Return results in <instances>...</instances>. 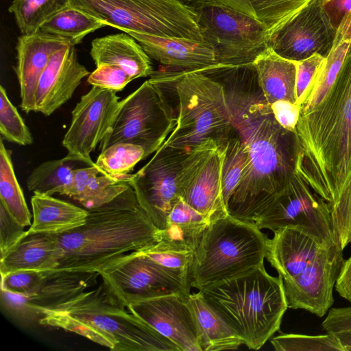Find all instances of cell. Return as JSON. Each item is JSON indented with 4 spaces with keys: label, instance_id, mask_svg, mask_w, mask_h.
I'll use <instances>...</instances> for the list:
<instances>
[{
    "label": "cell",
    "instance_id": "35",
    "mask_svg": "<svg viewBox=\"0 0 351 351\" xmlns=\"http://www.w3.org/2000/svg\"><path fill=\"white\" fill-rule=\"evenodd\" d=\"M145 158V152L142 147L132 143H117L101 151L95 163L106 174L123 178Z\"/></svg>",
    "mask_w": 351,
    "mask_h": 351
},
{
    "label": "cell",
    "instance_id": "16",
    "mask_svg": "<svg viewBox=\"0 0 351 351\" xmlns=\"http://www.w3.org/2000/svg\"><path fill=\"white\" fill-rule=\"evenodd\" d=\"M323 1H308L270 34L268 47L280 57L296 62L315 54L327 58L334 47L337 31Z\"/></svg>",
    "mask_w": 351,
    "mask_h": 351
},
{
    "label": "cell",
    "instance_id": "18",
    "mask_svg": "<svg viewBox=\"0 0 351 351\" xmlns=\"http://www.w3.org/2000/svg\"><path fill=\"white\" fill-rule=\"evenodd\" d=\"M97 272L51 270L47 280L34 295L23 296L1 290L2 306L12 316L34 322L46 310L73 298L97 283Z\"/></svg>",
    "mask_w": 351,
    "mask_h": 351
},
{
    "label": "cell",
    "instance_id": "6",
    "mask_svg": "<svg viewBox=\"0 0 351 351\" xmlns=\"http://www.w3.org/2000/svg\"><path fill=\"white\" fill-rule=\"evenodd\" d=\"M200 291L252 350L279 330L288 308L282 277L269 275L264 265Z\"/></svg>",
    "mask_w": 351,
    "mask_h": 351
},
{
    "label": "cell",
    "instance_id": "38",
    "mask_svg": "<svg viewBox=\"0 0 351 351\" xmlns=\"http://www.w3.org/2000/svg\"><path fill=\"white\" fill-rule=\"evenodd\" d=\"M271 343L276 351H344L330 332L317 335L280 333L271 339Z\"/></svg>",
    "mask_w": 351,
    "mask_h": 351
},
{
    "label": "cell",
    "instance_id": "3",
    "mask_svg": "<svg viewBox=\"0 0 351 351\" xmlns=\"http://www.w3.org/2000/svg\"><path fill=\"white\" fill-rule=\"evenodd\" d=\"M265 258L282 278L288 308L322 317L332 307L343 250L296 228L274 232Z\"/></svg>",
    "mask_w": 351,
    "mask_h": 351
},
{
    "label": "cell",
    "instance_id": "13",
    "mask_svg": "<svg viewBox=\"0 0 351 351\" xmlns=\"http://www.w3.org/2000/svg\"><path fill=\"white\" fill-rule=\"evenodd\" d=\"M261 230L273 232L292 227L330 243L337 244L328 203L296 172L254 221Z\"/></svg>",
    "mask_w": 351,
    "mask_h": 351
},
{
    "label": "cell",
    "instance_id": "7",
    "mask_svg": "<svg viewBox=\"0 0 351 351\" xmlns=\"http://www.w3.org/2000/svg\"><path fill=\"white\" fill-rule=\"evenodd\" d=\"M268 239L253 221L229 214L210 221L193 254L191 287L200 291L263 265Z\"/></svg>",
    "mask_w": 351,
    "mask_h": 351
},
{
    "label": "cell",
    "instance_id": "21",
    "mask_svg": "<svg viewBox=\"0 0 351 351\" xmlns=\"http://www.w3.org/2000/svg\"><path fill=\"white\" fill-rule=\"evenodd\" d=\"M69 45H74L68 38L41 31L18 38L14 71L20 88V106L26 113L34 111L36 86L51 57Z\"/></svg>",
    "mask_w": 351,
    "mask_h": 351
},
{
    "label": "cell",
    "instance_id": "37",
    "mask_svg": "<svg viewBox=\"0 0 351 351\" xmlns=\"http://www.w3.org/2000/svg\"><path fill=\"white\" fill-rule=\"evenodd\" d=\"M209 222L167 223L159 230V246L181 252L194 253Z\"/></svg>",
    "mask_w": 351,
    "mask_h": 351
},
{
    "label": "cell",
    "instance_id": "26",
    "mask_svg": "<svg viewBox=\"0 0 351 351\" xmlns=\"http://www.w3.org/2000/svg\"><path fill=\"white\" fill-rule=\"evenodd\" d=\"M253 64L265 101L269 106L278 100L296 104V62L283 58L267 47Z\"/></svg>",
    "mask_w": 351,
    "mask_h": 351
},
{
    "label": "cell",
    "instance_id": "33",
    "mask_svg": "<svg viewBox=\"0 0 351 351\" xmlns=\"http://www.w3.org/2000/svg\"><path fill=\"white\" fill-rule=\"evenodd\" d=\"M69 5L70 0H13L8 12L14 15L21 34H31Z\"/></svg>",
    "mask_w": 351,
    "mask_h": 351
},
{
    "label": "cell",
    "instance_id": "22",
    "mask_svg": "<svg viewBox=\"0 0 351 351\" xmlns=\"http://www.w3.org/2000/svg\"><path fill=\"white\" fill-rule=\"evenodd\" d=\"M141 45L148 56L167 69L205 71L218 64L213 47L204 40L125 32Z\"/></svg>",
    "mask_w": 351,
    "mask_h": 351
},
{
    "label": "cell",
    "instance_id": "17",
    "mask_svg": "<svg viewBox=\"0 0 351 351\" xmlns=\"http://www.w3.org/2000/svg\"><path fill=\"white\" fill-rule=\"evenodd\" d=\"M119 100L117 92L96 86L81 97L62 142L69 154L84 159L89 165L95 164L90 155L108 131Z\"/></svg>",
    "mask_w": 351,
    "mask_h": 351
},
{
    "label": "cell",
    "instance_id": "19",
    "mask_svg": "<svg viewBox=\"0 0 351 351\" xmlns=\"http://www.w3.org/2000/svg\"><path fill=\"white\" fill-rule=\"evenodd\" d=\"M188 296L172 294L156 297L132 303L127 308L173 342L180 351H202Z\"/></svg>",
    "mask_w": 351,
    "mask_h": 351
},
{
    "label": "cell",
    "instance_id": "34",
    "mask_svg": "<svg viewBox=\"0 0 351 351\" xmlns=\"http://www.w3.org/2000/svg\"><path fill=\"white\" fill-rule=\"evenodd\" d=\"M350 45L345 40L335 43L319 70L308 96L300 106V114L312 110L324 99L337 78Z\"/></svg>",
    "mask_w": 351,
    "mask_h": 351
},
{
    "label": "cell",
    "instance_id": "4",
    "mask_svg": "<svg viewBox=\"0 0 351 351\" xmlns=\"http://www.w3.org/2000/svg\"><path fill=\"white\" fill-rule=\"evenodd\" d=\"M38 323L75 333L113 351H180L171 340L114 302L102 284L45 311Z\"/></svg>",
    "mask_w": 351,
    "mask_h": 351
},
{
    "label": "cell",
    "instance_id": "47",
    "mask_svg": "<svg viewBox=\"0 0 351 351\" xmlns=\"http://www.w3.org/2000/svg\"><path fill=\"white\" fill-rule=\"evenodd\" d=\"M276 121L285 129L295 132L300 115V107L287 100H278L269 105Z\"/></svg>",
    "mask_w": 351,
    "mask_h": 351
},
{
    "label": "cell",
    "instance_id": "15",
    "mask_svg": "<svg viewBox=\"0 0 351 351\" xmlns=\"http://www.w3.org/2000/svg\"><path fill=\"white\" fill-rule=\"evenodd\" d=\"M188 151L160 147L128 184L134 189L141 207L159 230L167 226L168 216L181 198L178 174Z\"/></svg>",
    "mask_w": 351,
    "mask_h": 351
},
{
    "label": "cell",
    "instance_id": "5",
    "mask_svg": "<svg viewBox=\"0 0 351 351\" xmlns=\"http://www.w3.org/2000/svg\"><path fill=\"white\" fill-rule=\"evenodd\" d=\"M256 123L245 139L247 167L228 206L230 215L253 222L295 175L300 150L296 132L283 128L269 106Z\"/></svg>",
    "mask_w": 351,
    "mask_h": 351
},
{
    "label": "cell",
    "instance_id": "51",
    "mask_svg": "<svg viewBox=\"0 0 351 351\" xmlns=\"http://www.w3.org/2000/svg\"><path fill=\"white\" fill-rule=\"evenodd\" d=\"M332 333L336 336L344 351H351V328Z\"/></svg>",
    "mask_w": 351,
    "mask_h": 351
},
{
    "label": "cell",
    "instance_id": "49",
    "mask_svg": "<svg viewBox=\"0 0 351 351\" xmlns=\"http://www.w3.org/2000/svg\"><path fill=\"white\" fill-rule=\"evenodd\" d=\"M322 326L331 333L351 328V306L330 308Z\"/></svg>",
    "mask_w": 351,
    "mask_h": 351
},
{
    "label": "cell",
    "instance_id": "20",
    "mask_svg": "<svg viewBox=\"0 0 351 351\" xmlns=\"http://www.w3.org/2000/svg\"><path fill=\"white\" fill-rule=\"evenodd\" d=\"M90 73L78 60L75 45L57 51L38 80L34 95V111L49 116L66 103Z\"/></svg>",
    "mask_w": 351,
    "mask_h": 351
},
{
    "label": "cell",
    "instance_id": "50",
    "mask_svg": "<svg viewBox=\"0 0 351 351\" xmlns=\"http://www.w3.org/2000/svg\"><path fill=\"white\" fill-rule=\"evenodd\" d=\"M335 288L341 298L351 303V256L343 261Z\"/></svg>",
    "mask_w": 351,
    "mask_h": 351
},
{
    "label": "cell",
    "instance_id": "24",
    "mask_svg": "<svg viewBox=\"0 0 351 351\" xmlns=\"http://www.w3.org/2000/svg\"><path fill=\"white\" fill-rule=\"evenodd\" d=\"M60 257V247L53 234H26L0 257L1 275L21 270H55Z\"/></svg>",
    "mask_w": 351,
    "mask_h": 351
},
{
    "label": "cell",
    "instance_id": "27",
    "mask_svg": "<svg viewBox=\"0 0 351 351\" xmlns=\"http://www.w3.org/2000/svg\"><path fill=\"white\" fill-rule=\"evenodd\" d=\"M33 222L27 234H59L83 225L87 209L55 198L52 195L34 193L31 197Z\"/></svg>",
    "mask_w": 351,
    "mask_h": 351
},
{
    "label": "cell",
    "instance_id": "28",
    "mask_svg": "<svg viewBox=\"0 0 351 351\" xmlns=\"http://www.w3.org/2000/svg\"><path fill=\"white\" fill-rule=\"evenodd\" d=\"M197 326L202 351L237 350L242 339L206 301L200 291L187 297Z\"/></svg>",
    "mask_w": 351,
    "mask_h": 351
},
{
    "label": "cell",
    "instance_id": "31",
    "mask_svg": "<svg viewBox=\"0 0 351 351\" xmlns=\"http://www.w3.org/2000/svg\"><path fill=\"white\" fill-rule=\"evenodd\" d=\"M0 138V204L10 215L23 227L32 225V215L23 190L16 178L12 160V151Z\"/></svg>",
    "mask_w": 351,
    "mask_h": 351
},
{
    "label": "cell",
    "instance_id": "43",
    "mask_svg": "<svg viewBox=\"0 0 351 351\" xmlns=\"http://www.w3.org/2000/svg\"><path fill=\"white\" fill-rule=\"evenodd\" d=\"M324 9L337 31L336 43H351V0H324Z\"/></svg>",
    "mask_w": 351,
    "mask_h": 351
},
{
    "label": "cell",
    "instance_id": "14",
    "mask_svg": "<svg viewBox=\"0 0 351 351\" xmlns=\"http://www.w3.org/2000/svg\"><path fill=\"white\" fill-rule=\"evenodd\" d=\"M226 143L208 138L192 147L178 174L180 197L209 221L228 214L222 193Z\"/></svg>",
    "mask_w": 351,
    "mask_h": 351
},
{
    "label": "cell",
    "instance_id": "45",
    "mask_svg": "<svg viewBox=\"0 0 351 351\" xmlns=\"http://www.w3.org/2000/svg\"><path fill=\"white\" fill-rule=\"evenodd\" d=\"M325 58L315 54L297 62L295 95L296 104L300 107L313 86Z\"/></svg>",
    "mask_w": 351,
    "mask_h": 351
},
{
    "label": "cell",
    "instance_id": "29",
    "mask_svg": "<svg viewBox=\"0 0 351 351\" xmlns=\"http://www.w3.org/2000/svg\"><path fill=\"white\" fill-rule=\"evenodd\" d=\"M80 165H89L84 159L69 154L60 159L45 161L31 172L27 186L33 193L65 195L73 171Z\"/></svg>",
    "mask_w": 351,
    "mask_h": 351
},
{
    "label": "cell",
    "instance_id": "2",
    "mask_svg": "<svg viewBox=\"0 0 351 351\" xmlns=\"http://www.w3.org/2000/svg\"><path fill=\"white\" fill-rule=\"evenodd\" d=\"M88 211L83 225L53 234L60 250L55 270L100 274L126 255L160 240L159 229L139 205L131 186Z\"/></svg>",
    "mask_w": 351,
    "mask_h": 351
},
{
    "label": "cell",
    "instance_id": "11",
    "mask_svg": "<svg viewBox=\"0 0 351 351\" xmlns=\"http://www.w3.org/2000/svg\"><path fill=\"white\" fill-rule=\"evenodd\" d=\"M203 40L219 64L253 63L268 47L270 33L260 21L218 0H191Z\"/></svg>",
    "mask_w": 351,
    "mask_h": 351
},
{
    "label": "cell",
    "instance_id": "1",
    "mask_svg": "<svg viewBox=\"0 0 351 351\" xmlns=\"http://www.w3.org/2000/svg\"><path fill=\"white\" fill-rule=\"evenodd\" d=\"M296 173L328 204L351 173V45L324 99L300 114Z\"/></svg>",
    "mask_w": 351,
    "mask_h": 351
},
{
    "label": "cell",
    "instance_id": "9",
    "mask_svg": "<svg viewBox=\"0 0 351 351\" xmlns=\"http://www.w3.org/2000/svg\"><path fill=\"white\" fill-rule=\"evenodd\" d=\"M70 5L123 32L204 40L195 12L180 0H70Z\"/></svg>",
    "mask_w": 351,
    "mask_h": 351
},
{
    "label": "cell",
    "instance_id": "8",
    "mask_svg": "<svg viewBox=\"0 0 351 351\" xmlns=\"http://www.w3.org/2000/svg\"><path fill=\"white\" fill-rule=\"evenodd\" d=\"M175 88L176 125L161 147L189 151L208 138L226 143L233 114L224 87L200 71H160Z\"/></svg>",
    "mask_w": 351,
    "mask_h": 351
},
{
    "label": "cell",
    "instance_id": "25",
    "mask_svg": "<svg viewBox=\"0 0 351 351\" xmlns=\"http://www.w3.org/2000/svg\"><path fill=\"white\" fill-rule=\"evenodd\" d=\"M130 173L123 178L106 174L95 163L73 170L71 182L65 195L75 199L87 210L110 202L125 191Z\"/></svg>",
    "mask_w": 351,
    "mask_h": 351
},
{
    "label": "cell",
    "instance_id": "48",
    "mask_svg": "<svg viewBox=\"0 0 351 351\" xmlns=\"http://www.w3.org/2000/svg\"><path fill=\"white\" fill-rule=\"evenodd\" d=\"M204 222L210 221L182 197L175 204L167 218V223Z\"/></svg>",
    "mask_w": 351,
    "mask_h": 351
},
{
    "label": "cell",
    "instance_id": "10",
    "mask_svg": "<svg viewBox=\"0 0 351 351\" xmlns=\"http://www.w3.org/2000/svg\"><path fill=\"white\" fill-rule=\"evenodd\" d=\"M176 125L167 91L149 77L119 101L99 149L117 143H132L144 149L146 158L162 146Z\"/></svg>",
    "mask_w": 351,
    "mask_h": 351
},
{
    "label": "cell",
    "instance_id": "42",
    "mask_svg": "<svg viewBox=\"0 0 351 351\" xmlns=\"http://www.w3.org/2000/svg\"><path fill=\"white\" fill-rule=\"evenodd\" d=\"M51 271L21 270L1 275V290L23 296L34 295L47 280Z\"/></svg>",
    "mask_w": 351,
    "mask_h": 351
},
{
    "label": "cell",
    "instance_id": "30",
    "mask_svg": "<svg viewBox=\"0 0 351 351\" xmlns=\"http://www.w3.org/2000/svg\"><path fill=\"white\" fill-rule=\"evenodd\" d=\"M262 23L270 34L311 0H218Z\"/></svg>",
    "mask_w": 351,
    "mask_h": 351
},
{
    "label": "cell",
    "instance_id": "39",
    "mask_svg": "<svg viewBox=\"0 0 351 351\" xmlns=\"http://www.w3.org/2000/svg\"><path fill=\"white\" fill-rule=\"evenodd\" d=\"M0 134L7 141L29 145L33 136L29 128L8 98L6 90L0 86Z\"/></svg>",
    "mask_w": 351,
    "mask_h": 351
},
{
    "label": "cell",
    "instance_id": "52",
    "mask_svg": "<svg viewBox=\"0 0 351 351\" xmlns=\"http://www.w3.org/2000/svg\"><path fill=\"white\" fill-rule=\"evenodd\" d=\"M180 1H183L184 3H189L191 1V0H180Z\"/></svg>",
    "mask_w": 351,
    "mask_h": 351
},
{
    "label": "cell",
    "instance_id": "36",
    "mask_svg": "<svg viewBox=\"0 0 351 351\" xmlns=\"http://www.w3.org/2000/svg\"><path fill=\"white\" fill-rule=\"evenodd\" d=\"M248 158L245 141L239 136H230L226 143L222 173V193L227 208L230 197L242 180Z\"/></svg>",
    "mask_w": 351,
    "mask_h": 351
},
{
    "label": "cell",
    "instance_id": "40",
    "mask_svg": "<svg viewBox=\"0 0 351 351\" xmlns=\"http://www.w3.org/2000/svg\"><path fill=\"white\" fill-rule=\"evenodd\" d=\"M328 205L335 241L343 250L351 243V173L337 198Z\"/></svg>",
    "mask_w": 351,
    "mask_h": 351
},
{
    "label": "cell",
    "instance_id": "46",
    "mask_svg": "<svg viewBox=\"0 0 351 351\" xmlns=\"http://www.w3.org/2000/svg\"><path fill=\"white\" fill-rule=\"evenodd\" d=\"M26 234L25 227L17 223L0 204V257L12 249Z\"/></svg>",
    "mask_w": 351,
    "mask_h": 351
},
{
    "label": "cell",
    "instance_id": "44",
    "mask_svg": "<svg viewBox=\"0 0 351 351\" xmlns=\"http://www.w3.org/2000/svg\"><path fill=\"white\" fill-rule=\"evenodd\" d=\"M133 78L121 67L115 64H104L97 66L87 78V82L104 89L121 91Z\"/></svg>",
    "mask_w": 351,
    "mask_h": 351
},
{
    "label": "cell",
    "instance_id": "23",
    "mask_svg": "<svg viewBox=\"0 0 351 351\" xmlns=\"http://www.w3.org/2000/svg\"><path fill=\"white\" fill-rule=\"evenodd\" d=\"M90 54L96 66H119L133 80L150 77L154 72L151 58L137 40L125 32L96 38L91 42Z\"/></svg>",
    "mask_w": 351,
    "mask_h": 351
},
{
    "label": "cell",
    "instance_id": "12",
    "mask_svg": "<svg viewBox=\"0 0 351 351\" xmlns=\"http://www.w3.org/2000/svg\"><path fill=\"white\" fill-rule=\"evenodd\" d=\"M107 295L119 306L167 295L191 294V284L141 254L132 252L99 274Z\"/></svg>",
    "mask_w": 351,
    "mask_h": 351
},
{
    "label": "cell",
    "instance_id": "32",
    "mask_svg": "<svg viewBox=\"0 0 351 351\" xmlns=\"http://www.w3.org/2000/svg\"><path fill=\"white\" fill-rule=\"evenodd\" d=\"M106 26L95 17L69 5L45 21L40 31L68 38L76 45L88 34Z\"/></svg>",
    "mask_w": 351,
    "mask_h": 351
},
{
    "label": "cell",
    "instance_id": "41",
    "mask_svg": "<svg viewBox=\"0 0 351 351\" xmlns=\"http://www.w3.org/2000/svg\"><path fill=\"white\" fill-rule=\"evenodd\" d=\"M139 251L157 264L189 281V274L194 253L164 248L157 243Z\"/></svg>",
    "mask_w": 351,
    "mask_h": 351
}]
</instances>
